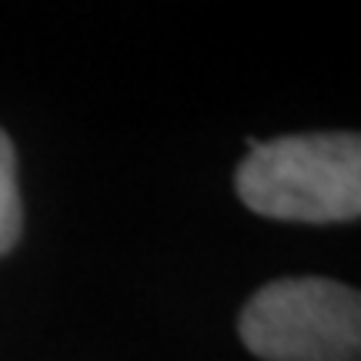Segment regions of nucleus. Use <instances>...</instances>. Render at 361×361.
Wrapping results in <instances>:
<instances>
[{
    "label": "nucleus",
    "instance_id": "3",
    "mask_svg": "<svg viewBox=\"0 0 361 361\" xmlns=\"http://www.w3.org/2000/svg\"><path fill=\"white\" fill-rule=\"evenodd\" d=\"M24 228V211H20V188H17V154L7 137V130H0V255H7Z\"/></svg>",
    "mask_w": 361,
    "mask_h": 361
},
{
    "label": "nucleus",
    "instance_id": "1",
    "mask_svg": "<svg viewBox=\"0 0 361 361\" xmlns=\"http://www.w3.org/2000/svg\"><path fill=\"white\" fill-rule=\"evenodd\" d=\"M234 188L261 218L301 224L355 221L361 214V137L355 130H335L251 141Z\"/></svg>",
    "mask_w": 361,
    "mask_h": 361
},
{
    "label": "nucleus",
    "instance_id": "2",
    "mask_svg": "<svg viewBox=\"0 0 361 361\" xmlns=\"http://www.w3.org/2000/svg\"><path fill=\"white\" fill-rule=\"evenodd\" d=\"M238 331L261 361H358L361 298L331 278H278L247 298Z\"/></svg>",
    "mask_w": 361,
    "mask_h": 361
}]
</instances>
